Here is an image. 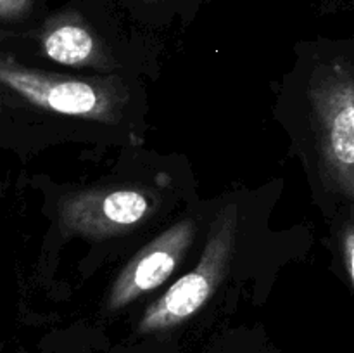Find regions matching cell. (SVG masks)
Masks as SVG:
<instances>
[{"label":"cell","instance_id":"6da1fadb","mask_svg":"<svg viewBox=\"0 0 354 353\" xmlns=\"http://www.w3.org/2000/svg\"><path fill=\"white\" fill-rule=\"evenodd\" d=\"M313 125L325 173L354 199V69L342 57L315 69L310 83Z\"/></svg>","mask_w":354,"mask_h":353},{"label":"cell","instance_id":"7a4b0ae2","mask_svg":"<svg viewBox=\"0 0 354 353\" xmlns=\"http://www.w3.org/2000/svg\"><path fill=\"white\" fill-rule=\"evenodd\" d=\"M237 208H225L211 227L199 263L180 277L169 289L145 310L140 332H154L178 325L196 315L209 301L227 273L237 235Z\"/></svg>","mask_w":354,"mask_h":353},{"label":"cell","instance_id":"3957f363","mask_svg":"<svg viewBox=\"0 0 354 353\" xmlns=\"http://www.w3.org/2000/svg\"><path fill=\"white\" fill-rule=\"evenodd\" d=\"M0 80L33 106L66 116L111 121L123 104L121 90L106 80L48 75L24 68L12 57L0 64Z\"/></svg>","mask_w":354,"mask_h":353},{"label":"cell","instance_id":"277c9868","mask_svg":"<svg viewBox=\"0 0 354 353\" xmlns=\"http://www.w3.org/2000/svg\"><path fill=\"white\" fill-rule=\"evenodd\" d=\"M156 206V197L140 187H99L66 196L59 217L68 234L106 239L133 232Z\"/></svg>","mask_w":354,"mask_h":353},{"label":"cell","instance_id":"5b68a950","mask_svg":"<svg viewBox=\"0 0 354 353\" xmlns=\"http://www.w3.org/2000/svg\"><path fill=\"white\" fill-rule=\"evenodd\" d=\"M196 230L192 220L176 221L138 251L114 280L107 308L120 310L165 284L182 263Z\"/></svg>","mask_w":354,"mask_h":353},{"label":"cell","instance_id":"8992f818","mask_svg":"<svg viewBox=\"0 0 354 353\" xmlns=\"http://www.w3.org/2000/svg\"><path fill=\"white\" fill-rule=\"evenodd\" d=\"M41 48L48 59L66 66H88L100 57L95 35L73 12L48 23L41 35Z\"/></svg>","mask_w":354,"mask_h":353},{"label":"cell","instance_id":"52a82bcc","mask_svg":"<svg viewBox=\"0 0 354 353\" xmlns=\"http://www.w3.org/2000/svg\"><path fill=\"white\" fill-rule=\"evenodd\" d=\"M35 0H0V17L3 23L19 21L33 9Z\"/></svg>","mask_w":354,"mask_h":353},{"label":"cell","instance_id":"ba28073f","mask_svg":"<svg viewBox=\"0 0 354 353\" xmlns=\"http://www.w3.org/2000/svg\"><path fill=\"white\" fill-rule=\"evenodd\" d=\"M341 248L342 256H344V265L348 269L349 279H351L354 287V215L344 224L341 234Z\"/></svg>","mask_w":354,"mask_h":353},{"label":"cell","instance_id":"9c48e42d","mask_svg":"<svg viewBox=\"0 0 354 353\" xmlns=\"http://www.w3.org/2000/svg\"><path fill=\"white\" fill-rule=\"evenodd\" d=\"M145 2H158V0H145Z\"/></svg>","mask_w":354,"mask_h":353}]
</instances>
